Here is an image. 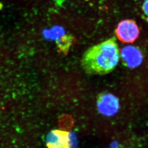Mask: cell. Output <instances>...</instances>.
I'll list each match as a JSON object with an SVG mask.
<instances>
[{"label":"cell","mask_w":148,"mask_h":148,"mask_svg":"<svg viewBox=\"0 0 148 148\" xmlns=\"http://www.w3.org/2000/svg\"><path fill=\"white\" fill-rule=\"evenodd\" d=\"M120 59V51L115 36L87 49L81 60L85 73L92 75H104L113 71Z\"/></svg>","instance_id":"1"},{"label":"cell","mask_w":148,"mask_h":148,"mask_svg":"<svg viewBox=\"0 0 148 148\" xmlns=\"http://www.w3.org/2000/svg\"><path fill=\"white\" fill-rule=\"evenodd\" d=\"M119 40L124 43H132L140 35V29L136 23L130 19L122 20L119 23L116 29Z\"/></svg>","instance_id":"2"},{"label":"cell","mask_w":148,"mask_h":148,"mask_svg":"<svg viewBox=\"0 0 148 148\" xmlns=\"http://www.w3.org/2000/svg\"><path fill=\"white\" fill-rule=\"evenodd\" d=\"M97 106L102 115L112 116L118 112L119 102L118 98L108 92L102 93L97 97Z\"/></svg>","instance_id":"3"},{"label":"cell","mask_w":148,"mask_h":148,"mask_svg":"<svg viewBox=\"0 0 148 148\" xmlns=\"http://www.w3.org/2000/svg\"><path fill=\"white\" fill-rule=\"evenodd\" d=\"M120 57L123 64L129 68L138 67L143 60L141 51L132 46H127L123 48L120 52Z\"/></svg>","instance_id":"4"},{"label":"cell","mask_w":148,"mask_h":148,"mask_svg":"<svg viewBox=\"0 0 148 148\" xmlns=\"http://www.w3.org/2000/svg\"><path fill=\"white\" fill-rule=\"evenodd\" d=\"M74 41V38L71 35H62L56 40L58 48L62 53L67 54Z\"/></svg>","instance_id":"5"},{"label":"cell","mask_w":148,"mask_h":148,"mask_svg":"<svg viewBox=\"0 0 148 148\" xmlns=\"http://www.w3.org/2000/svg\"><path fill=\"white\" fill-rule=\"evenodd\" d=\"M60 127L63 130H68L73 125V121L71 117L68 115L61 116L59 119Z\"/></svg>","instance_id":"6"},{"label":"cell","mask_w":148,"mask_h":148,"mask_svg":"<svg viewBox=\"0 0 148 148\" xmlns=\"http://www.w3.org/2000/svg\"><path fill=\"white\" fill-rule=\"evenodd\" d=\"M142 16L148 22V0H143L141 4Z\"/></svg>","instance_id":"7"},{"label":"cell","mask_w":148,"mask_h":148,"mask_svg":"<svg viewBox=\"0 0 148 148\" xmlns=\"http://www.w3.org/2000/svg\"><path fill=\"white\" fill-rule=\"evenodd\" d=\"M76 137L75 136L73 133H69V134L68 144L70 148H73L75 147Z\"/></svg>","instance_id":"8"},{"label":"cell","mask_w":148,"mask_h":148,"mask_svg":"<svg viewBox=\"0 0 148 148\" xmlns=\"http://www.w3.org/2000/svg\"><path fill=\"white\" fill-rule=\"evenodd\" d=\"M64 148V147H62V148Z\"/></svg>","instance_id":"9"}]
</instances>
